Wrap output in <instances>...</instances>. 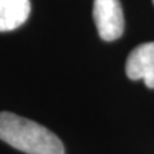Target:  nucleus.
<instances>
[{
	"label": "nucleus",
	"instance_id": "7ed1b4c3",
	"mask_svg": "<svg viewBox=\"0 0 154 154\" xmlns=\"http://www.w3.org/2000/svg\"><path fill=\"white\" fill-rule=\"evenodd\" d=\"M126 73L134 81L144 80L149 89H154V42H145L130 53Z\"/></svg>",
	"mask_w": 154,
	"mask_h": 154
},
{
	"label": "nucleus",
	"instance_id": "20e7f679",
	"mask_svg": "<svg viewBox=\"0 0 154 154\" xmlns=\"http://www.w3.org/2000/svg\"><path fill=\"white\" fill-rule=\"evenodd\" d=\"M30 0H0V32L16 30L27 21Z\"/></svg>",
	"mask_w": 154,
	"mask_h": 154
},
{
	"label": "nucleus",
	"instance_id": "f257e3e1",
	"mask_svg": "<svg viewBox=\"0 0 154 154\" xmlns=\"http://www.w3.org/2000/svg\"><path fill=\"white\" fill-rule=\"evenodd\" d=\"M0 140L26 154H64L57 135L31 119L0 112Z\"/></svg>",
	"mask_w": 154,
	"mask_h": 154
},
{
	"label": "nucleus",
	"instance_id": "39448f33",
	"mask_svg": "<svg viewBox=\"0 0 154 154\" xmlns=\"http://www.w3.org/2000/svg\"><path fill=\"white\" fill-rule=\"evenodd\" d=\"M153 4H154V0H153Z\"/></svg>",
	"mask_w": 154,
	"mask_h": 154
},
{
	"label": "nucleus",
	"instance_id": "f03ea898",
	"mask_svg": "<svg viewBox=\"0 0 154 154\" xmlns=\"http://www.w3.org/2000/svg\"><path fill=\"white\" fill-rule=\"evenodd\" d=\"M93 16L99 36L104 41H114L122 36L125 18L119 0H94Z\"/></svg>",
	"mask_w": 154,
	"mask_h": 154
}]
</instances>
